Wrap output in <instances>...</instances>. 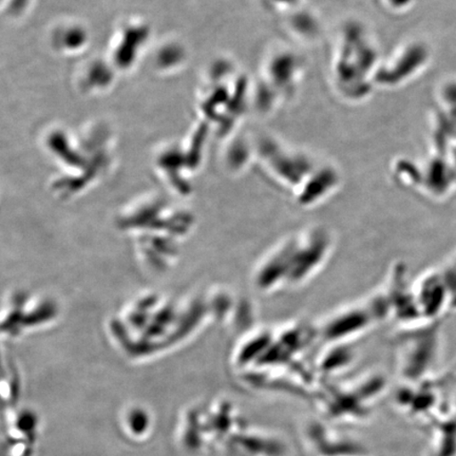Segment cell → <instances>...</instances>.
I'll return each instance as SVG.
<instances>
[{"label": "cell", "instance_id": "cell-1", "mask_svg": "<svg viewBox=\"0 0 456 456\" xmlns=\"http://www.w3.org/2000/svg\"><path fill=\"white\" fill-rule=\"evenodd\" d=\"M307 444L316 456H362L361 446L355 442L336 435L319 421L306 427Z\"/></svg>", "mask_w": 456, "mask_h": 456}, {"label": "cell", "instance_id": "cell-2", "mask_svg": "<svg viewBox=\"0 0 456 456\" xmlns=\"http://www.w3.org/2000/svg\"><path fill=\"white\" fill-rule=\"evenodd\" d=\"M449 273V287L452 289L453 295H456V255L453 256L452 265H450ZM455 298V296H454ZM456 300V299H455Z\"/></svg>", "mask_w": 456, "mask_h": 456}]
</instances>
